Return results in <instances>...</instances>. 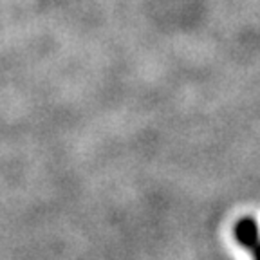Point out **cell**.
<instances>
[{
  "instance_id": "cell-1",
  "label": "cell",
  "mask_w": 260,
  "mask_h": 260,
  "mask_svg": "<svg viewBox=\"0 0 260 260\" xmlns=\"http://www.w3.org/2000/svg\"><path fill=\"white\" fill-rule=\"evenodd\" d=\"M237 239L246 246V248H253L258 242V230H256L255 220L244 219L237 226Z\"/></svg>"
},
{
  "instance_id": "cell-2",
  "label": "cell",
  "mask_w": 260,
  "mask_h": 260,
  "mask_svg": "<svg viewBox=\"0 0 260 260\" xmlns=\"http://www.w3.org/2000/svg\"><path fill=\"white\" fill-rule=\"evenodd\" d=\"M251 249H255V258H256V260H260V242H256Z\"/></svg>"
}]
</instances>
